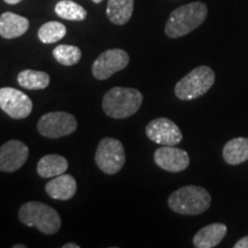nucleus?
<instances>
[{"label":"nucleus","mask_w":248,"mask_h":248,"mask_svg":"<svg viewBox=\"0 0 248 248\" xmlns=\"http://www.w3.org/2000/svg\"><path fill=\"white\" fill-rule=\"evenodd\" d=\"M223 159L226 163L240 164L248 160V138H234L229 140L223 148Z\"/></svg>","instance_id":"18"},{"label":"nucleus","mask_w":248,"mask_h":248,"mask_svg":"<svg viewBox=\"0 0 248 248\" xmlns=\"http://www.w3.org/2000/svg\"><path fill=\"white\" fill-rule=\"evenodd\" d=\"M54 11L59 17L68 21H84L88 16L86 9L71 0H61L55 5Z\"/></svg>","instance_id":"20"},{"label":"nucleus","mask_w":248,"mask_h":248,"mask_svg":"<svg viewBox=\"0 0 248 248\" xmlns=\"http://www.w3.org/2000/svg\"><path fill=\"white\" fill-rule=\"evenodd\" d=\"M142 100L144 95L139 90L116 86L104 95L102 109L111 119H128L139 110Z\"/></svg>","instance_id":"2"},{"label":"nucleus","mask_w":248,"mask_h":248,"mask_svg":"<svg viewBox=\"0 0 248 248\" xmlns=\"http://www.w3.org/2000/svg\"><path fill=\"white\" fill-rule=\"evenodd\" d=\"M22 224L33 226L44 234H55L61 228V217L54 208L39 201H29L18 210Z\"/></svg>","instance_id":"4"},{"label":"nucleus","mask_w":248,"mask_h":248,"mask_svg":"<svg viewBox=\"0 0 248 248\" xmlns=\"http://www.w3.org/2000/svg\"><path fill=\"white\" fill-rule=\"evenodd\" d=\"M207 15L208 8L203 2L195 1L183 5L170 14L164 28L166 35L169 38H179L187 35L204 22Z\"/></svg>","instance_id":"1"},{"label":"nucleus","mask_w":248,"mask_h":248,"mask_svg":"<svg viewBox=\"0 0 248 248\" xmlns=\"http://www.w3.org/2000/svg\"><path fill=\"white\" fill-rule=\"evenodd\" d=\"M29 148L20 140H9L0 146V171L14 172L27 162Z\"/></svg>","instance_id":"11"},{"label":"nucleus","mask_w":248,"mask_h":248,"mask_svg":"<svg viewBox=\"0 0 248 248\" xmlns=\"http://www.w3.org/2000/svg\"><path fill=\"white\" fill-rule=\"evenodd\" d=\"M4 1L7 2V4H9V5H16V4H18V2L22 1V0H4Z\"/></svg>","instance_id":"25"},{"label":"nucleus","mask_w":248,"mask_h":248,"mask_svg":"<svg viewBox=\"0 0 248 248\" xmlns=\"http://www.w3.org/2000/svg\"><path fill=\"white\" fill-rule=\"evenodd\" d=\"M130 57L124 49L110 48L102 52L92 64V74L97 79L105 80L124 69L129 64Z\"/></svg>","instance_id":"8"},{"label":"nucleus","mask_w":248,"mask_h":248,"mask_svg":"<svg viewBox=\"0 0 248 248\" xmlns=\"http://www.w3.org/2000/svg\"><path fill=\"white\" fill-rule=\"evenodd\" d=\"M0 108L12 119H26L32 111L33 105L26 93L14 88L0 89Z\"/></svg>","instance_id":"9"},{"label":"nucleus","mask_w":248,"mask_h":248,"mask_svg":"<svg viewBox=\"0 0 248 248\" xmlns=\"http://www.w3.org/2000/svg\"><path fill=\"white\" fill-rule=\"evenodd\" d=\"M145 131L150 140L162 146H176L183 140V133L177 124L166 117L151 121Z\"/></svg>","instance_id":"10"},{"label":"nucleus","mask_w":248,"mask_h":248,"mask_svg":"<svg viewBox=\"0 0 248 248\" xmlns=\"http://www.w3.org/2000/svg\"><path fill=\"white\" fill-rule=\"evenodd\" d=\"M37 129L46 138L58 139L76 131L77 120L66 111H52L40 117Z\"/></svg>","instance_id":"7"},{"label":"nucleus","mask_w":248,"mask_h":248,"mask_svg":"<svg viewBox=\"0 0 248 248\" xmlns=\"http://www.w3.org/2000/svg\"><path fill=\"white\" fill-rule=\"evenodd\" d=\"M29 29V20L12 12L0 15V36L5 39L21 37Z\"/></svg>","instance_id":"14"},{"label":"nucleus","mask_w":248,"mask_h":248,"mask_svg":"<svg viewBox=\"0 0 248 248\" xmlns=\"http://www.w3.org/2000/svg\"><path fill=\"white\" fill-rule=\"evenodd\" d=\"M17 83L27 90H44L49 85V75L44 71L26 69L17 75Z\"/></svg>","instance_id":"19"},{"label":"nucleus","mask_w":248,"mask_h":248,"mask_svg":"<svg viewBox=\"0 0 248 248\" xmlns=\"http://www.w3.org/2000/svg\"><path fill=\"white\" fill-rule=\"evenodd\" d=\"M93 2H94V4H100V2L102 1V0H92Z\"/></svg>","instance_id":"27"},{"label":"nucleus","mask_w":248,"mask_h":248,"mask_svg":"<svg viewBox=\"0 0 248 248\" xmlns=\"http://www.w3.org/2000/svg\"><path fill=\"white\" fill-rule=\"evenodd\" d=\"M212 197L206 188L201 186L187 185L170 194L168 206L172 212L181 215L195 216L209 209Z\"/></svg>","instance_id":"3"},{"label":"nucleus","mask_w":248,"mask_h":248,"mask_svg":"<svg viewBox=\"0 0 248 248\" xmlns=\"http://www.w3.org/2000/svg\"><path fill=\"white\" fill-rule=\"evenodd\" d=\"M14 248H27L26 245H14Z\"/></svg>","instance_id":"26"},{"label":"nucleus","mask_w":248,"mask_h":248,"mask_svg":"<svg viewBox=\"0 0 248 248\" xmlns=\"http://www.w3.org/2000/svg\"><path fill=\"white\" fill-rule=\"evenodd\" d=\"M68 161L59 154H47L43 156L37 164V172L42 178H53L68 170Z\"/></svg>","instance_id":"16"},{"label":"nucleus","mask_w":248,"mask_h":248,"mask_svg":"<svg viewBox=\"0 0 248 248\" xmlns=\"http://www.w3.org/2000/svg\"><path fill=\"white\" fill-rule=\"evenodd\" d=\"M45 191L54 200H69L76 194V179L71 175L62 173L46 183Z\"/></svg>","instance_id":"13"},{"label":"nucleus","mask_w":248,"mask_h":248,"mask_svg":"<svg viewBox=\"0 0 248 248\" xmlns=\"http://www.w3.org/2000/svg\"><path fill=\"white\" fill-rule=\"evenodd\" d=\"M135 0H108L106 14L111 23L123 26L132 16Z\"/></svg>","instance_id":"17"},{"label":"nucleus","mask_w":248,"mask_h":248,"mask_svg":"<svg viewBox=\"0 0 248 248\" xmlns=\"http://www.w3.org/2000/svg\"><path fill=\"white\" fill-rule=\"evenodd\" d=\"M228 233V228L223 223H213L201 230L193 238V245L197 248L216 247Z\"/></svg>","instance_id":"15"},{"label":"nucleus","mask_w":248,"mask_h":248,"mask_svg":"<svg viewBox=\"0 0 248 248\" xmlns=\"http://www.w3.org/2000/svg\"><path fill=\"white\" fill-rule=\"evenodd\" d=\"M154 161L161 169L170 172H179L190 164L187 152L175 146H162L154 152Z\"/></svg>","instance_id":"12"},{"label":"nucleus","mask_w":248,"mask_h":248,"mask_svg":"<svg viewBox=\"0 0 248 248\" xmlns=\"http://www.w3.org/2000/svg\"><path fill=\"white\" fill-rule=\"evenodd\" d=\"M234 248H248V235L241 238L240 240H238L234 244Z\"/></svg>","instance_id":"23"},{"label":"nucleus","mask_w":248,"mask_h":248,"mask_svg":"<svg viewBox=\"0 0 248 248\" xmlns=\"http://www.w3.org/2000/svg\"><path fill=\"white\" fill-rule=\"evenodd\" d=\"M62 248H79V245L74 244V243H69V244L63 245V246H62Z\"/></svg>","instance_id":"24"},{"label":"nucleus","mask_w":248,"mask_h":248,"mask_svg":"<svg viewBox=\"0 0 248 248\" xmlns=\"http://www.w3.org/2000/svg\"><path fill=\"white\" fill-rule=\"evenodd\" d=\"M66 33L67 29L64 24L57 22V21H51L39 28L38 38L44 44H53L63 38Z\"/></svg>","instance_id":"21"},{"label":"nucleus","mask_w":248,"mask_h":248,"mask_svg":"<svg viewBox=\"0 0 248 248\" xmlns=\"http://www.w3.org/2000/svg\"><path fill=\"white\" fill-rule=\"evenodd\" d=\"M53 57L62 66H74L82 58V51L74 45H59L53 49Z\"/></svg>","instance_id":"22"},{"label":"nucleus","mask_w":248,"mask_h":248,"mask_svg":"<svg viewBox=\"0 0 248 248\" xmlns=\"http://www.w3.org/2000/svg\"><path fill=\"white\" fill-rule=\"evenodd\" d=\"M94 161L98 168L107 175H115L125 164V150L119 139L106 137L99 142Z\"/></svg>","instance_id":"6"},{"label":"nucleus","mask_w":248,"mask_h":248,"mask_svg":"<svg viewBox=\"0 0 248 248\" xmlns=\"http://www.w3.org/2000/svg\"><path fill=\"white\" fill-rule=\"evenodd\" d=\"M215 83V73L212 68L200 66L183 77L175 86L176 97L181 100H193L203 95Z\"/></svg>","instance_id":"5"}]
</instances>
